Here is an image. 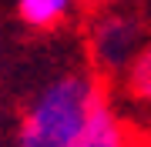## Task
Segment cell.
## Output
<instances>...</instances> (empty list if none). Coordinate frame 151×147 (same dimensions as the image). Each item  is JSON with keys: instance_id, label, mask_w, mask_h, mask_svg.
Here are the masks:
<instances>
[{"instance_id": "cell-1", "label": "cell", "mask_w": 151, "mask_h": 147, "mask_svg": "<svg viewBox=\"0 0 151 147\" xmlns=\"http://www.w3.org/2000/svg\"><path fill=\"white\" fill-rule=\"evenodd\" d=\"M14 147H131L97 74L60 70L27 97Z\"/></svg>"}, {"instance_id": "cell-2", "label": "cell", "mask_w": 151, "mask_h": 147, "mask_svg": "<svg viewBox=\"0 0 151 147\" xmlns=\"http://www.w3.org/2000/svg\"><path fill=\"white\" fill-rule=\"evenodd\" d=\"M148 40V20L138 10H128L124 4L101 7L87 23V60L94 74L121 77Z\"/></svg>"}, {"instance_id": "cell-3", "label": "cell", "mask_w": 151, "mask_h": 147, "mask_svg": "<svg viewBox=\"0 0 151 147\" xmlns=\"http://www.w3.org/2000/svg\"><path fill=\"white\" fill-rule=\"evenodd\" d=\"M77 4L84 0H17V17L30 30H57L77 13Z\"/></svg>"}, {"instance_id": "cell-4", "label": "cell", "mask_w": 151, "mask_h": 147, "mask_svg": "<svg viewBox=\"0 0 151 147\" xmlns=\"http://www.w3.org/2000/svg\"><path fill=\"white\" fill-rule=\"evenodd\" d=\"M121 84H124V94L134 104H151V40L141 47V54L121 74Z\"/></svg>"}, {"instance_id": "cell-5", "label": "cell", "mask_w": 151, "mask_h": 147, "mask_svg": "<svg viewBox=\"0 0 151 147\" xmlns=\"http://www.w3.org/2000/svg\"><path fill=\"white\" fill-rule=\"evenodd\" d=\"M84 4H91V7H118V4H128V0H84Z\"/></svg>"}, {"instance_id": "cell-6", "label": "cell", "mask_w": 151, "mask_h": 147, "mask_svg": "<svg viewBox=\"0 0 151 147\" xmlns=\"http://www.w3.org/2000/svg\"><path fill=\"white\" fill-rule=\"evenodd\" d=\"M148 13H151V0H148Z\"/></svg>"}]
</instances>
